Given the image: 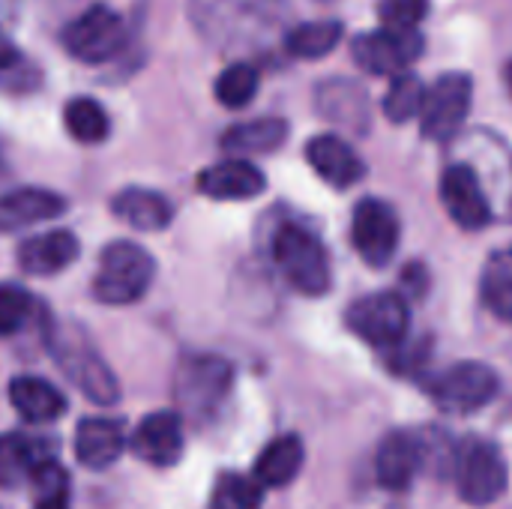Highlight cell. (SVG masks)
<instances>
[{
  "label": "cell",
  "mask_w": 512,
  "mask_h": 509,
  "mask_svg": "<svg viewBox=\"0 0 512 509\" xmlns=\"http://www.w3.org/2000/svg\"><path fill=\"white\" fill-rule=\"evenodd\" d=\"M48 351L60 372L96 405H114L120 399V384L90 336L78 324H51Z\"/></svg>",
  "instance_id": "obj_1"
},
{
  "label": "cell",
  "mask_w": 512,
  "mask_h": 509,
  "mask_svg": "<svg viewBox=\"0 0 512 509\" xmlns=\"http://www.w3.org/2000/svg\"><path fill=\"white\" fill-rule=\"evenodd\" d=\"M153 276H156V261L144 246L129 240H114L99 255L93 297L105 306H129L147 294Z\"/></svg>",
  "instance_id": "obj_2"
},
{
  "label": "cell",
  "mask_w": 512,
  "mask_h": 509,
  "mask_svg": "<svg viewBox=\"0 0 512 509\" xmlns=\"http://www.w3.org/2000/svg\"><path fill=\"white\" fill-rule=\"evenodd\" d=\"M273 258L282 276L288 279L291 288H297L306 297H321L330 291V258L327 249L318 243L312 231L303 225L285 222L273 234Z\"/></svg>",
  "instance_id": "obj_3"
},
{
  "label": "cell",
  "mask_w": 512,
  "mask_h": 509,
  "mask_svg": "<svg viewBox=\"0 0 512 509\" xmlns=\"http://www.w3.org/2000/svg\"><path fill=\"white\" fill-rule=\"evenodd\" d=\"M234 369L213 354H192L177 366L174 396L189 417H210L228 396Z\"/></svg>",
  "instance_id": "obj_4"
},
{
  "label": "cell",
  "mask_w": 512,
  "mask_h": 509,
  "mask_svg": "<svg viewBox=\"0 0 512 509\" xmlns=\"http://www.w3.org/2000/svg\"><path fill=\"white\" fill-rule=\"evenodd\" d=\"M501 390L498 372L486 363H456L426 384L432 402L447 414H474L486 408Z\"/></svg>",
  "instance_id": "obj_5"
},
{
  "label": "cell",
  "mask_w": 512,
  "mask_h": 509,
  "mask_svg": "<svg viewBox=\"0 0 512 509\" xmlns=\"http://www.w3.org/2000/svg\"><path fill=\"white\" fill-rule=\"evenodd\" d=\"M126 45L123 15L105 3H93L63 30V48L81 63H105Z\"/></svg>",
  "instance_id": "obj_6"
},
{
  "label": "cell",
  "mask_w": 512,
  "mask_h": 509,
  "mask_svg": "<svg viewBox=\"0 0 512 509\" xmlns=\"http://www.w3.org/2000/svg\"><path fill=\"white\" fill-rule=\"evenodd\" d=\"M345 324L354 336H360L366 345L375 348H396L408 336V303L396 291H381L360 297L348 306Z\"/></svg>",
  "instance_id": "obj_7"
},
{
  "label": "cell",
  "mask_w": 512,
  "mask_h": 509,
  "mask_svg": "<svg viewBox=\"0 0 512 509\" xmlns=\"http://www.w3.org/2000/svg\"><path fill=\"white\" fill-rule=\"evenodd\" d=\"M471 99H474V81L468 72H447L441 75L423 99L420 108V129L423 138L429 141H450L459 135L471 114Z\"/></svg>",
  "instance_id": "obj_8"
},
{
  "label": "cell",
  "mask_w": 512,
  "mask_h": 509,
  "mask_svg": "<svg viewBox=\"0 0 512 509\" xmlns=\"http://www.w3.org/2000/svg\"><path fill=\"white\" fill-rule=\"evenodd\" d=\"M459 495L471 507H489L495 504L510 483L507 462L501 450L489 441H471L459 453Z\"/></svg>",
  "instance_id": "obj_9"
},
{
  "label": "cell",
  "mask_w": 512,
  "mask_h": 509,
  "mask_svg": "<svg viewBox=\"0 0 512 509\" xmlns=\"http://www.w3.org/2000/svg\"><path fill=\"white\" fill-rule=\"evenodd\" d=\"M354 63L369 75H399L423 54L420 30H393L384 27L378 33H363L351 45Z\"/></svg>",
  "instance_id": "obj_10"
},
{
  "label": "cell",
  "mask_w": 512,
  "mask_h": 509,
  "mask_svg": "<svg viewBox=\"0 0 512 509\" xmlns=\"http://www.w3.org/2000/svg\"><path fill=\"white\" fill-rule=\"evenodd\" d=\"M351 240L357 255L369 267H387L399 249V219L396 210L381 198H366L357 204L351 219Z\"/></svg>",
  "instance_id": "obj_11"
},
{
  "label": "cell",
  "mask_w": 512,
  "mask_h": 509,
  "mask_svg": "<svg viewBox=\"0 0 512 509\" xmlns=\"http://www.w3.org/2000/svg\"><path fill=\"white\" fill-rule=\"evenodd\" d=\"M441 204L450 219L465 231H480L492 222V204L480 174L471 165H450L441 174Z\"/></svg>",
  "instance_id": "obj_12"
},
{
  "label": "cell",
  "mask_w": 512,
  "mask_h": 509,
  "mask_svg": "<svg viewBox=\"0 0 512 509\" xmlns=\"http://www.w3.org/2000/svg\"><path fill=\"white\" fill-rule=\"evenodd\" d=\"M423 459H426V441L417 432L396 429V432L384 435V441L378 444L375 477L384 489L405 492L417 480Z\"/></svg>",
  "instance_id": "obj_13"
},
{
  "label": "cell",
  "mask_w": 512,
  "mask_h": 509,
  "mask_svg": "<svg viewBox=\"0 0 512 509\" xmlns=\"http://www.w3.org/2000/svg\"><path fill=\"white\" fill-rule=\"evenodd\" d=\"M132 453L156 468H171L183 456V417L174 411H156L144 417L132 435Z\"/></svg>",
  "instance_id": "obj_14"
},
{
  "label": "cell",
  "mask_w": 512,
  "mask_h": 509,
  "mask_svg": "<svg viewBox=\"0 0 512 509\" xmlns=\"http://www.w3.org/2000/svg\"><path fill=\"white\" fill-rule=\"evenodd\" d=\"M306 159L312 171L333 189H351L366 177V165L354 147L339 135H318L306 144Z\"/></svg>",
  "instance_id": "obj_15"
},
{
  "label": "cell",
  "mask_w": 512,
  "mask_h": 509,
  "mask_svg": "<svg viewBox=\"0 0 512 509\" xmlns=\"http://www.w3.org/2000/svg\"><path fill=\"white\" fill-rule=\"evenodd\" d=\"M198 189L213 201H252L267 189V177L246 159H225L198 174Z\"/></svg>",
  "instance_id": "obj_16"
},
{
  "label": "cell",
  "mask_w": 512,
  "mask_h": 509,
  "mask_svg": "<svg viewBox=\"0 0 512 509\" xmlns=\"http://www.w3.org/2000/svg\"><path fill=\"white\" fill-rule=\"evenodd\" d=\"M78 237L72 231H45V234H36L30 240H24L15 252L18 258V267L27 273V276H57L63 273L69 264L78 261Z\"/></svg>",
  "instance_id": "obj_17"
},
{
  "label": "cell",
  "mask_w": 512,
  "mask_h": 509,
  "mask_svg": "<svg viewBox=\"0 0 512 509\" xmlns=\"http://www.w3.org/2000/svg\"><path fill=\"white\" fill-rule=\"evenodd\" d=\"M66 210V198L51 192V189H12L0 195V234H12L48 219H57Z\"/></svg>",
  "instance_id": "obj_18"
},
{
  "label": "cell",
  "mask_w": 512,
  "mask_h": 509,
  "mask_svg": "<svg viewBox=\"0 0 512 509\" xmlns=\"http://www.w3.org/2000/svg\"><path fill=\"white\" fill-rule=\"evenodd\" d=\"M126 450V435L123 426L117 420H105V417H87L78 423L75 432V456L81 465L102 471L111 468Z\"/></svg>",
  "instance_id": "obj_19"
},
{
  "label": "cell",
  "mask_w": 512,
  "mask_h": 509,
  "mask_svg": "<svg viewBox=\"0 0 512 509\" xmlns=\"http://www.w3.org/2000/svg\"><path fill=\"white\" fill-rule=\"evenodd\" d=\"M111 213L135 231H165L174 219V207L162 192L153 189H120L111 198Z\"/></svg>",
  "instance_id": "obj_20"
},
{
  "label": "cell",
  "mask_w": 512,
  "mask_h": 509,
  "mask_svg": "<svg viewBox=\"0 0 512 509\" xmlns=\"http://www.w3.org/2000/svg\"><path fill=\"white\" fill-rule=\"evenodd\" d=\"M9 402L27 423H51L66 411L63 393L33 375H21L9 384Z\"/></svg>",
  "instance_id": "obj_21"
},
{
  "label": "cell",
  "mask_w": 512,
  "mask_h": 509,
  "mask_svg": "<svg viewBox=\"0 0 512 509\" xmlns=\"http://www.w3.org/2000/svg\"><path fill=\"white\" fill-rule=\"evenodd\" d=\"M303 441L297 435H282L264 447V453L255 462V480L264 489H285L297 480L303 471Z\"/></svg>",
  "instance_id": "obj_22"
},
{
  "label": "cell",
  "mask_w": 512,
  "mask_h": 509,
  "mask_svg": "<svg viewBox=\"0 0 512 509\" xmlns=\"http://www.w3.org/2000/svg\"><path fill=\"white\" fill-rule=\"evenodd\" d=\"M288 138V123L279 117H261L249 123H237L222 135V150L234 156H261L273 153L285 144Z\"/></svg>",
  "instance_id": "obj_23"
},
{
  "label": "cell",
  "mask_w": 512,
  "mask_h": 509,
  "mask_svg": "<svg viewBox=\"0 0 512 509\" xmlns=\"http://www.w3.org/2000/svg\"><path fill=\"white\" fill-rule=\"evenodd\" d=\"M318 108L324 111V117L363 132L369 123V102L366 93L354 84V81H327L318 87Z\"/></svg>",
  "instance_id": "obj_24"
},
{
  "label": "cell",
  "mask_w": 512,
  "mask_h": 509,
  "mask_svg": "<svg viewBox=\"0 0 512 509\" xmlns=\"http://www.w3.org/2000/svg\"><path fill=\"white\" fill-rule=\"evenodd\" d=\"M342 21H306L288 30L285 48L297 60H321L342 42Z\"/></svg>",
  "instance_id": "obj_25"
},
{
  "label": "cell",
  "mask_w": 512,
  "mask_h": 509,
  "mask_svg": "<svg viewBox=\"0 0 512 509\" xmlns=\"http://www.w3.org/2000/svg\"><path fill=\"white\" fill-rule=\"evenodd\" d=\"M480 291H483V303L492 309V315L512 324V246L498 249L486 261Z\"/></svg>",
  "instance_id": "obj_26"
},
{
  "label": "cell",
  "mask_w": 512,
  "mask_h": 509,
  "mask_svg": "<svg viewBox=\"0 0 512 509\" xmlns=\"http://www.w3.org/2000/svg\"><path fill=\"white\" fill-rule=\"evenodd\" d=\"M63 126H66V132L78 144H102L111 135L108 111L96 99H90V96H78V99L66 102V108H63Z\"/></svg>",
  "instance_id": "obj_27"
},
{
  "label": "cell",
  "mask_w": 512,
  "mask_h": 509,
  "mask_svg": "<svg viewBox=\"0 0 512 509\" xmlns=\"http://www.w3.org/2000/svg\"><path fill=\"white\" fill-rule=\"evenodd\" d=\"M42 462L36 441L24 435H0V486L12 489L30 480L33 468Z\"/></svg>",
  "instance_id": "obj_28"
},
{
  "label": "cell",
  "mask_w": 512,
  "mask_h": 509,
  "mask_svg": "<svg viewBox=\"0 0 512 509\" xmlns=\"http://www.w3.org/2000/svg\"><path fill=\"white\" fill-rule=\"evenodd\" d=\"M423 99H426L423 81L417 75H411V72H399L393 78L387 96H384V114L393 123H408V120L420 117Z\"/></svg>",
  "instance_id": "obj_29"
},
{
  "label": "cell",
  "mask_w": 512,
  "mask_h": 509,
  "mask_svg": "<svg viewBox=\"0 0 512 509\" xmlns=\"http://www.w3.org/2000/svg\"><path fill=\"white\" fill-rule=\"evenodd\" d=\"M261 483L243 474H222L213 486L210 509H261Z\"/></svg>",
  "instance_id": "obj_30"
},
{
  "label": "cell",
  "mask_w": 512,
  "mask_h": 509,
  "mask_svg": "<svg viewBox=\"0 0 512 509\" xmlns=\"http://www.w3.org/2000/svg\"><path fill=\"white\" fill-rule=\"evenodd\" d=\"M258 93V69L252 63H231L216 78V99L225 108H246Z\"/></svg>",
  "instance_id": "obj_31"
},
{
  "label": "cell",
  "mask_w": 512,
  "mask_h": 509,
  "mask_svg": "<svg viewBox=\"0 0 512 509\" xmlns=\"http://www.w3.org/2000/svg\"><path fill=\"white\" fill-rule=\"evenodd\" d=\"M33 315V297L12 282L0 285V336H15Z\"/></svg>",
  "instance_id": "obj_32"
},
{
  "label": "cell",
  "mask_w": 512,
  "mask_h": 509,
  "mask_svg": "<svg viewBox=\"0 0 512 509\" xmlns=\"http://www.w3.org/2000/svg\"><path fill=\"white\" fill-rule=\"evenodd\" d=\"M27 483L36 495V504H66L69 477L57 462H39Z\"/></svg>",
  "instance_id": "obj_33"
},
{
  "label": "cell",
  "mask_w": 512,
  "mask_h": 509,
  "mask_svg": "<svg viewBox=\"0 0 512 509\" xmlns=\"http://www.w3.org/2000/svg\"><path fill=\"white\" fill-rule=\"evenodd\" d=\"M378 15L384 27L417 30V24L429 15V0H378Z\"/></svg>",
  "instance_id": "obj_34"
},
{
  "label": "cell",
  "mask_w": 512,
  "mask_h": 509,
  "mask_svg": "<svg viewBox=\"0 0 512 509\" xmlns=\"http://www.w3.org/2000/svg\"><path fill=\"white\" fill-rule=\"evenodd\" d=\"M18 57H21V54H18V45H15V42L0 30V69L15 66V63H18Z\"/></svg>",
  "instance_id": "obj_35"
},
{
  "label": "cell",
  "mask_w": 512,
  "mask_h": 509,
  "mask_svg": "<svg viewBox=\"0 0 512 509\" xmlns=\"http://www.w3.org/2000/svg\"><path fill=\"white\" fill-rule=\"evenodd\" d=\"M36 509H69L66 504H36Z\"/></svg>",
  "instance_id": "obj_36"
}]
</instances>
